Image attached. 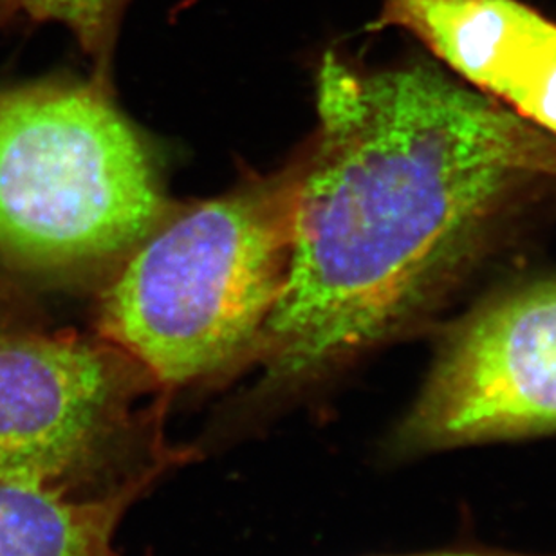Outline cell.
Here are the masks:
<instances>
[{"instance_id":"6da1fadb","label":"cell","mask_w":556,"mask_h":556,"mask_svg":"<svg viewBox=\"0 0 556 556\" xmlns=\"http://www.w3.org/2000/svg\"><path fill=\"white\" fill-rule=\"evenodd\" d=\"M316 109L288 274L257 345L271 386L407 329L556 179L546 136L433 65L364 71L327 53Z\"/></svg>"},{"instance_id":"7a4b0ae2","label":"cell","mask_w":556,"mask_h":556,"mask_svg":"<svg viewBox=\"0 0 556 556\" xmlns=\"http://www.w3.org/2000/svg\"><path fill=\"white\" fill-rule=\"evenodd\" d=\"M296 179L299 161L168 215L105 289L100 338L161 387L210 378L257 349L288 274Z\"/></svg>"},{"instance_id":"3957f363","label":"cell","mask_w":556,"mask_h":556,"mask_svg":"<svg viewBox=\"0 0 556 556\" xmlns=\"http://www.w3.org/2000/svg\"><path fill=\"white\" fill-rule=\"evenodd\" d=\"M170 215L149 150L100 87L0 91V261L46 277L122 263Z\"/></svg>"},{"instance_id":"277c9868","label":"cell","mask_w":556,"mask_h":556,"mask_svg":"<svg viewBox=\"0 0 556 556\" xmlns=\"http://www.w3.org/2000/svg\"><path fill=\"white\" fill-rule=\"evenodd\" d=\"M160 387L103 338L0 332V479L71 497L141 492L168 465L141 405Z\"/></svg>"},{"instance_id":"5b68a950","label":"cell","mask_w":556,"mask_h":556,"mask_svg":"<svg viewBox=\"0 0 556 556\" xmlns=\"http://www.w3.org/2000/svg\"><path fill=\"white\" fill-rule=\"evenodd\" d=\"M556 432V280L473 311L444 337L394 455Z\"/></svg>"},{"instance_id":"8992f818","label":"cell","mask_w":556,"mask_h":556,"mask_svg":"<svg viewBox=\"0 0 556 556\" xmlns=\"http://www.w3.org/2000/svg\"><path fill=\"white\" fill-rule=\"evenodd\" d=\"M370 29L410 33L481 94L556 135V22L519 0H383Z\"/></svg>"},{"instance_id":"52a82bcc","label":"cell","mask_w":556,"mask_h":556,"mask_svg":"<svg viewBox=\"0 0 556 556\" xmlns=\"http://www.w3.org/2000/svg\"><path fill=\"white\" fill-rule=\"evenodd\" d=\"M136 495L71 497L0 479V556H116L114 530Z\"/></svg>"},{"instance_id":"ba28073f","label":"cell","mask_w":556,"mask_h":556,"mask_svg":"<svg viewBox=\"0 0 556 556\" xmlns=\"http://www.w3.org/2000/svg\"><path fill=\"white\" fill-rule=\"evenodd\" d=\"M130 0H21L33 21L54 22L73 33L86 53L108 67Z\"/></svg>"},{"instance_id":"9c48e42d","label":"cell","mask_w":556,"mask_h":556,"mask_svg":"<svg viewBox=\"0 0 556 556\" xmlns=\"http://www.w3.org/2000/svg\"><path fill=\"white\" fill-rule=\"evenodd\" d=\"M29 307L15 283L0 277V332L29 327Z\"/></svg>"},{"instance_id":"30bf717a","label":"cell","mask_w":556,"mask_h":556,"mask_svg":"<svg viewBox=\"0 0 556 556\" xmlns=\"http://www.w3.org/2000/svg\"><path fill=\"white\" fill-rule=\"evenodd\" d=\"M408 556H533V555H519V553H503V552H439V553H425V555H408Z\"/></svg>"},{"instance_id":"8fae6325","label":"cell","mask_w":556,"mask_h":556,"mask_svg":"<svg viewBox=\"0 0 556 556\" xmlns=\"http://www.w3.org/2000/svg\"><path fill=\"white\" fill-rule=\"evenodd\" d=\"M21 11V0H0V26Z\"/></svg>"}]
</instances>
